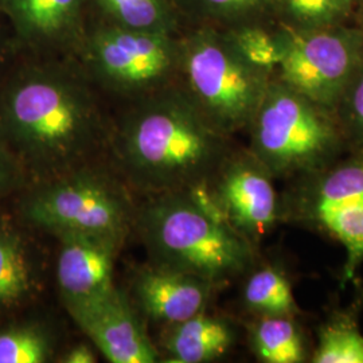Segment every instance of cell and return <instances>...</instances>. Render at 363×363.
I'll list each match as a JSON object with an SVG mask.
<instances>
[{
	"label": "cell",
	"mask_w": 363,
	"mask_h": 363,
	"mask_svg": "<svg viewBox=\"0 0 363 363\" xmlns=\"http://www.w3.org/2000/svg\"><path fill=\"white\" fill-rule=\"evenodd\" d=\"M112 135L132 182L156 194L210 181L234 148L175 84L125 103Z\"/></svg>",
	"instance_id": "obj_2"
},
{
	"label": "cell",
	"mask_w": 363,
	"mask_h": 363,
	"mask_svg": "<svg viewBox=\"0 0 363 363\" xmlns=\"http://www.w3.org/2000/svg\"><path fill=\"white\" fill-rule=\"evenodd\" d=\"M242 304L253 316H300L286 272L272 264L255 265L247 273Z\"/></svg>",
	"instance_id": "obj_19"
},
{
	"label": "cell",
	"mask_w": 363,
	"mask_h": 363,
	"mask_svg": "<svg viewBox=\"0 0 363 363\" xmlns=\"http://www.w3.org/2000/svg\"><path fill=\"white\" fill-rule=\"evenodd\" d=\"M19 177L16 163L0 145V196L9 193Z\"/></svg>",
	"instance_id": "obj_27"
},
{
	"label": "cell",
	"mask_w": 363,
	"mask_h": 363,
	"mask_svg": "<svg viewBox=\"0 0 363 363\" xmlns=\"http://www.w3.org/2000/svg\"><path fill=\"white\" fill-rule=\"evenodd\" d=\"M276 25L313 30L351 22L349 0H274Z\"/></svg>",
	"instance_id": "obj_21"
},
{
	"label": "cell",
	"mask_w": 363,
	"mask_h": 363,
	"mask_svg": "<svg viewBox=\"0 0 363 363\" xmlns=\"http://www.w3.org/2000/svg\"><path fill=\"white\" fill-rule=\"evenodd\" d=\"M361 307L354 303L349 310L333 312L318 327L312 363H363V334L357 315Z\"/></svg>",
	"instance_id": "obj_20"
},
{
	"label": "cell",
	"mask_w": 363,
	"mask_h": 363,
	"mask_svg": "<svg viewBox=\"0 0 363 363\" xmlns=\"http://www.w3.org/2000/svg\"><path fill=\"white\" fill-rule=\"evenodd\" d=\"M67 311L94 346L112 363H154L157 349L130 307L115 286L77 304Z\"/></svg>",
	"instance_id": "obj_12"
},
{
	"label": "cell",
	"mask_w": 363,
	"mask_h": 363,
	"mask_svg": "<svg viewBox=\"0 0 363 363\" xmlns=\"http://www.w3.org/2000/svg\"><path fill=\"white\" fill-rule=\"evenodd\" d=\"M235 339L237 333L230 320L205 310L169 325L164 350L169 354V362H213L233 347Z\"/></svg>",
	"instance_id": "obj_15"
},
{
	"label": "cell",
	"mask_w": 363,
	"mask_h": 363,
	"mask_svg": "<svg viewBox=\"0 0 363 363\" xmlns=\"http://www.w3.org/2000/svg\"><path fill=\"white\" fill-rule=\"evenodd\" d=\"M91 13L132 30L181 34L184 22L175 0H89Z\"/></svg>",
	"instance_id": "obj_18"
},
{
	"label": "cell",
	"mask_w": 363,
	"mask_h": 363,
	"mask_svg": "<svg viewBox=\"0 0 363 363\" xmlns=\"http://www.w3.org/2000/svg\"><path fill=\"white\" fill-rule=\"evenodd\" d=\"M52 357V337L39 325H13L0 331V363H43Z\"/></svg>",
	"instance_id": "obj_23"
},
{
	"label": "cell",
	"mask_w": 363,
	"mask_h": 363,
	"mask_svg": "<svg viewBox=\"0 0 363 363\" xmlns=\"http://www.w3.org/2000/svg\"><path fill=\"white\" fill-rule=\"evenodd\" d=\"M245 132L247 150L276 181L325 169L349 151L333 109L274 77Z\"/></svg>",
	"instance_id": "obj_5"
},
{
	"label": "cell",
	"mask_w": 363,
	"mask_h": 363,
	"mask_svg": "<svg viewBox=\"0 0 363 363\" xmlns=\"http://www.w3.org/2000/svg\"><path fill=\"white\" fill-rule=\"evenodd\" d=\"M249 345L259 362L303 363L310 361L298 316H253Z\"/></svg>",
	"instance_id": "obj_17"
},
{
	"label": "cell",
	"mask_w": 363,
	"mask_h": 363,
	"mask_svg": "<svg viewBox=\"0 0 363 363\" xmlns=\"http://www.w3.org/2000/svg\"><path fill=\"white\" fill-rule=\"evenodd\" d=\"M225 31L249 62L274 73L280 58V39L276 26L249 25Z\"/></svg>",
	"instance_id": "obj_24"
},
{
	"label": "cell",
	"mask_w": 363,
	"mask_h": 363,
	"mask_svg": "<svg viewBox=\"0 0 363 363\" xmlns=\"http://www.w3.org/2000/svg\"><path fill=\"white\" fill-rule=\"evenodd\" d=\"M272 78L237 50L225 30L183 28L175 85L223 135L247 130Z\"/></svg>",
	"instance_id": "obj_4"
},
{
	"label": "cell",
	"mask_w": 363,
	"mask_h": 363,
	"mask_svg": "<svg viewBox=\"0 0 363 363\" xmlns=\"http://www.w3.org/2000/svg\"><path fill=\"white\" fill-rule=\"evenodd\" d=\"M349 3H350L351 9H352V3H354V0H349Z\"/></svg>",
	"instance_id": "obj_32"
},
{
	"label": "cell",
	"mask_w": 363,
	"mask_h": 363,
	"mask_svg": "<svg viewBox=\"0 0 363 363\" xmlns=\"http://www.w3.org/2000/svg\"><path fill=\"white\" fill-rule=\"evenodd\" d=\"M103 93L74 57L23 55L0 86V138L65 171L112 133Z\"/></svg>",
	"instance_id": "obj_1"
},
{
	"label": "cell",
	"mask_w": 363,
	"mask_h": 363,
	"mask_svg": "<svg viewBox=\"0 0 363 363\" xmlns=\"http://www.w3.org/2000/svg\"><path fill=\"white\" fill-rule=\"evenodd\" d=\"M25 55L73 57L91 16L89 0H3Z\"/></svg>",
	"instance_id": "obj_11"
},
{
	"label": "cell",
	"mask_w": 363,
	"mask_h": 363,
	"mask_svg": "<svg viewBox=\"0 0 363 363\" xmlns=\"http://www.w3.org/2000/svg\"><path fill=\"white\" fill-rule=\"evenodd\" d=\"M23 55L25 52L15 37L13 27L7 16L0 11V86Z\"/></svg>",
	"instance_id": "obj_26"
},
{
	"label": "cell",
	"mask_w": 363,
	"mask_h": 363,
	"mask_svg": "<svg viewBox=\"0 0 363 363\" xmlns=\"http://www.w3.org/2000/svg\"><path fill=\"white\" fill-rule=\"evenodd\" d=\"M280 199L281 223L322 234L345 249L340 281L351 283L363 264V150L286 182Z\"/></svg>",
	"instance_id": "obj_7"
},
{
	"label": "cell",
	"mask_w": 363,
	"mask_h": 363,
	"mask_svg": "<svg viewBox=\"0 0 363 363\" xmlns=\"http://www.w3.org/2000/svg\"><path fill=\"white\" fill-rule=\"evenodd\" d=\"M1 6H3V0H0V11H1ZM3 13V11H1Z\"/></svg>",
	"instance_id": "obj_31"
},
{
	"label": "cell",
	"mask_w": 363,
	"mask_h": 363,
	"mask_svg": "<svg viewBox=\"0 0 363 363\" xmlns=\"http://www.w3.org/2000/svg\"><path fill=\"white\" fill-rule=\"evenodd\" d=\"M184 26H276L274 0H175Z\"/></svg>",
	"instance_id": "obj_16"
},
{
	"label": "cell",
	"mask_w": 363,
	"mask_h": 363,
	"mask_svg": "<svg viewBox=\"0 0 363 363\" xmlns=\"http://www.w3.org/2000/svg\"><path fill=\"white\" fill-rule=\"evenodd\" d=\"M133 289L148 318L171 325L205 311L218 286L194 274L155 264L140 271Z\"/></svg>",
	"instance_id": "obj_14"
},
{
	"label": "cell",
	"mask_w": 363,
	"mask_h": 363,
	"mask_svg": "<svg viewBox=\"0 0 363 363\" xmlns=\"http://www.w3.org/2000/svg\"><path fill=\"white\" fill-rule=\"evenodd\" d=\"M33 286V271L26 249L15 234L0 230V310L26 298Z\"/></svg>",
	"instance_id": "obj_22"
},
{
	"label": "cell",
	"mask_w": 363,
	"mask_h": 363,
	"mask_svg": "<svg viewBox=\"0 0 363 363\" xmlns=\"http://www.w3.org/2000/svg\"><path fill=\"white\" fill-rule=\"evenodd\" d=\"M25 217L55 235L125 234L130 206L123 190L100 172L76 169L60 175L25 203Z\"/></svg>",
	"instance_id": "obj_9"
},
{
	"label": "cell",
	"mask_w": 363,
	"mask_h": 363,
	"mask_svg": "<svg viewBox=\"0 0 363 363\" xmlns=\"http://www.w3.org/2000/svg\"><path fill=\"white\" fill-rule=\"evenodd\" d=\"M354 283V286H355V301L354 303H357L361 308L363 307V284H359L358 281H357V279H354L352 281H351V284Z\"/></svg>",
	"instance_id": "obj_30"
},
{
	"label": "cell",
	"mask_w": 363,
	"mask_h": 363,
	"mask_svg": "<svg viewBox=\"0 0 363 363\" xmlns=\"http://www.w3.org/2000/svg\"><path fill=\"white\" fill-rule=\"evenodd\" d=\"M276 30L280 58L273 77L334 111L362 60V30L352 22L313 30L276 25Z\"/></svg>",
	"instance_id": "obj_8"
},
{
	"label": "cell",
	"mask_w": 363,
	"mask_h": 363,
	"mask_svg": "<svg viewBox=\"0 0 363 363\" xmlns=\"http://www.w3.org/2000/svg\"><path fill=\"white\" fill-rule=\"evenodd\" d=\"M139 228L156 265L218 288L247 274L257 261L255 244L199 208L184 190L157 194L142 210Z\"/></svg>",
	"instance_id": "obj_3"
},
{
	"label": "cell",
	"mask_w": 363,
	"mask_h": 363,
	"mask_svg": "<svg viewBox=\"0 0 363 363\" xmlns=\"http://www.w3.org/2000/svg\"><path fill=\"white\" fill-rule=\"evenodd\" d=\"M96 354L89 345L79 343L77 346L72 347L66 351L65 355L61 358V362L64 363H94Z\"/></svg>",
	"instance_id": "obj_28"
},
{
	"label": "cell",
	"mask_w": 363,
	"mask_h": 363,
	"mask_svg": "<svg viewBox=\"0 0 363 363\" xmlns=\"http://www.w3.org/2000/svg\"><path fill=\"white\" fill-rule=\"evenodd\" d=\"M274 181L247 147L234 145L208 182L223 218L256 247L281 223V199Z\"/></svg>",
	"instance_id": "obj_10"
},
{
	"label": "cell",
	"mask_w": 363,
	"mask_h": 363,
	"mask_svg": "<svg viewBox=\"0 0 363 363\" xmlns=\"http://www.w3.org/2000/svg\"><path fill=\"white\" fill-rule=\"evenodd\" d=\"M57 279L66 307L99 296L113 286V268L125 234L64 233Z\"/></svg>",
	"instance_id": "obj_13"
},
{
	"label": "cell",
	"mask_w": 363,
	"mask_h": 363,
	"mask_svg": "<svg viewBox=\"0 0 363 363\" xmlns=\"http://www.w3.org/2000/svg\"><path fill=\"white\" fill-rule=\"evenodd\" d=\"M349 151L363 150V57L334 109Z\"/></svg>",
	"instance_id": "obj_25"
},
{
	"label": "cell",
	"mask_w": 363,
	"mask_h": 363,
	"mask_svg": "<svg viewBox=\"0 0 363 363\" xmlns=\"http://www.w3.org/2000/svg\"><path fill=\"white\" fill-rule=\"evenodd\" d=\"M351 22L363 31V0H354L351 9Z\"/></svg>",
	"instance_id": "obj_29"
},
{
	"label": "cell",
	"mask_w": 363,
	"mask_h": 363,
	"mask_svg": "<svg viewBox=\"0 0 363 363\" xmlns=\"http://www.w3.org/2000/svg\"><path fill=\"white\" fill-rule=\"evenodd\" d=\"M179 35L132 30L91 13L73 57L99 91L125 104L175 84Z\"/></svg>",
	"instance_id": "obj_6"
}]
</instances>
